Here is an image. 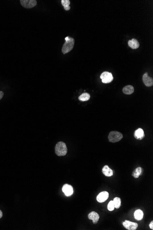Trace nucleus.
I'll return each instance as SVG.
<instances>
[{
	"label": "nucleus",
	"mask_w": 153,
	"mask_h": 230,
	"mask_svg": "<svg viewBox=\"0 0 153 230\" xmlns=\"http://www.w3.org/2000/svg\"><path fill=\"white\" fill-rule=\"evenodd\" d=\"M55 153L59 156H64L68 152L66 144L64 142L59 141L55 146Z\"/></svg>",
	"instance_id": "f257e3e1"
},
{
	"label": "nucleus",
	"mask_w": 153,
	"mask_h": 230,
	"mask_svg": "<svg viewBox=\"0 0 153 230\" xmlns=\"http://www.w3.org/2000/svg\"><path fill=\"white\" fill-rule=\"evenodd\" d=\"M66 42L63 45L62 48V52L64 54L67 53L73 49L75 41L73 38L68 36L65 39Z\"/></svg>",
	"instance_id": "f03ea898"
},
{
	"label": "nucleus",
	"mask_w": 153,
	"mask_h": 230,
	"mask_svg": "<svg viewBox=\"0 0 153 230\" xmlns=\"http://www.w3.org/2000/svg\"><path fill=\"white\" fill-rule=\"evenodd\" d=\"M123 137V135L120 132L117 131H113L110 132L108 136L109 141L115 143L121 140Z\"/></svg>",
	"instance_id": "7ed1b4c3"
},
{
	"label": "nucleus",
	"mask_w": 153,
	"mask_h": 230,
	"mask_svg": "<svg viewBox=\"0 0 153 230\" xmlns=\"http://www.w3.org/2000/svg\"><path fill=\"white\" fill-rule=\"evenodd\" d=\"M101 79H102V82L103 83H109L111 82L113 79V77L111 73L105 71L102 73L101 75Z\"/></svg>",
	"instance_id": "20e7f679"
},
{
	"label": "nucleus",
	"mask_w": 153,
	"mask_h": 230,
	"mask_svg": "<svg viewBox=\"0 0 153 230\" xmlns=\"http://www.w3.org/2000/svg\"><path fill=\"white\" fill-rule=\"evenodd\" d=\"M20 1L21 5L26 8H32L37 4V1L35 0H21Z\"/></svg>",
	"instance_id": "39448f33"
},
{
	"label": "nucleus",
	"mask_w": 153,
	"mask_h": 230,
	"mask_svg": "<svg viewBox=\"0 0 153 230\" xmlns=\"http://www.w3.org/2000/svg\"><path fill=\"white\" fill-rule=\"evenodd\" d=\"M123 225L124 227L128 230H136L138 227L137 223L131 222L130 221H125L123 223Z\"/></svg>",
	"instance_id": "423d86ee"
},
{
	"label": "nucleus",
	"mask_w": 153,
	"mask_h": 230,
	"mask_svg": "<svg viewBox=\"0 0 153 230\" xmlns=\"http://www.w3.org/2000/svg\"><path fill=\"white\" fill-rule=\"evenodd\" d=\"M62 190L66 196L68 197L72 195L74 193V189L70 185L65 184L62 188Z\"/></svg>",
	"instance_id": "0eeeda50"
},
{
	"label": "nucleus",
	"mask_w": 153,
	"mask_h": 230,
	"mask_svg": "<svg viewBox=\"0 0 153 230\" xmlns=\"http://www.w3.org/2000/svg\"><path fill=\"white\" fill-rule=\"evenodd\" d=\"M143 81L146 87H150L153 85V79L148 76V73H145V74L143 75Z\"/></svg>",
	"instance_id": "6e6552de"
},
{
	"label": "nucleus",
	"mask_w": 153,
	"mask_h": 230,
	"mask_svg": "<svg viewBox=\"0 0 153 230\" xmlns=\"http://www.w3.org/2000/svg\"><path fill=\"white\" fill-rule=\"evenodd\" d=\"M109 197V193L107 192L104 191L101 192L98 194L96 197L97 201L99 203H103L105 202Z\"/></svg>",
	"instance_id": "1a4fd4ad"
},
{
	"label": "nucleus",
	"mask_w": 153,
	"mask_h": 230,
	"mask_svg": "<svg viewBox=\"0 0 153 230\" xmlns=\"http://www.w3.org/2000/svg\"><path fill=\"white\" fill-rule=\"evenodd\" d=\"M88 218L89 220H92L93 224H96L99 220V215L96 212H91L88 215Z\"/></svg>",
	"instance_id": "9d476101"
},
{
	"label": "nucleus",
	"mask_w": 153,
	"mask_h": 230,
	"mask_svg": "<svg viewBox=\"0 0 153 230\" xmlns=\"http://www.w3.org/2000/svg\"><path fill=\"white\" fill-rule=\"evenodd\" d=\"M134 136L135 138L138 140H142L144 138L145 135L144 134V131L143 129L141 128H139L135 131Z\"/></svg>",
	"instance_id": "9b49d317"
},
{
	"label": "nucleus",
	"mask_w": 153,
	"mask_h": 230,
	"mask_svg": "<svg viewBox=\"0 0 153 230\" xmlns=\"http://www.w3.org/2000/svg\"><path fill=\"white\" fill-rule=\"evenodd\" d=\"M102 172L106 177H110L113 175V171L107 165H105L103 167Z\"/></svg>",
	"instance_id": "f8f14e48"
},
{
	"label": "nucleus",
	"mask_w": 153,
	"mask_h": 230,
	"mask_svg": "<svg viewBox=\"0 0 153 230\" xmlns=\"http://www.w3.org/2000/svg\"><path fill=\"white\" fill-rule=\"evenodd\" d=\"M128 46L132 49H137L139 47L138 41L135 39H132V40H129L128 41Z\"/></svg>",
	"instance_id": "ddd939ff"
},
{
	"label": "nucleus",
	"mask_w": 153,
	"mask_h": 230,
	"mask_svg": "<svg viewBox=\"0 0 153 230\" xmlns=\"http://www.w3.org/2000/svg\"><path fill=\"white\" fill-rule=\"evenodd\" d=\"M123 92L125 94L130 95L133 93L134 91V87L132 85H128L125 86L123 89Z\"/></svg>",
	"instance_id": "4468645a"
},
{
	"label": "nucleus",
	"mask_w": 153,
	"mask_h": 230,
	"mask_svg": "<svg viewBox=\"0 0 153 230\" xmlns=\"http://www.w3.org/2000/svg\"><path fill=\"white\" fill-rule=\"evenodd\" d=\"M134 217L135 219L138 221H140L142 220L143 216H144V213L140 209H138L136 210L134 213Z\"/></svg>",
	"instance_id": "2eb2a0df"
},
{
	"label": "nucleus",
	"mask_w": 153,
	"mask_h": 230,
	"mask_svg": "<svg viewBox=\"0 0 153 230\" xmlns=\"http://www.w3.org/2000/svg\"><path fill=\"white\" fill-rule=\"evenodd\" d=\"M143 169L141 167H138L132 173V175L134 177L137 178L143 173Z\"/></svg>",
	"instance_id": "dca6fc26"
},
{
	"label": "nucleus",
	"mask_w": 153,
	"mask_h": 230,
	"mask_svg": "<svg viewBox=\"0 0 153 230\" xmlns=\"http://www.w3.org/2000/svg\"><path fill=\"white\" fill-rule=\"evenodd\" d=\"M90 95L88 93H83L78 97V99L81 101H87L90 99Z\"/></svg>",
	"instance_id": "f3484780"
},
{
	"label": "nucleus",
	"mask_w": 153,
	"mask_h": 230,
	"mask_svg": "<svg viewBox=\"0 0 153 230\" xmlns=\"http://www.w3.org/2000/svg\"><path fill=\"white\" fill-rule=\"evenodd\" d=\"M114 205L115 208L116 209H119L121 205V199L120 198L118 197H116L114 199L113 201Z\"/></svg>",
	"instance_id": "a211bd4d"
},
{
	"label": "nucleus",
	"mask_w": 153,
	"mask_h": 230,
	"mask_svg": "<svg viewBox=\"0 0 153 230\" xmlns=\"http://www.w3.org/2000/svg\"><path fill=\"white\" fill-rule=\"evenodd\" d=\"M61 1H62V6L64 7V8L65 10L68 11L70 9V7L69 6L70 4V1L69 0H62Z\"/></svg>",
	"instance_id": "6ab92c4d"
},
{
	"label": "nucleus",
	"mask_w": 153,
	"mask_h": 230,
	"mask_svg": "<svg viewBox=\"0 0 153 230\" xmlns=\"http://www.w3.org/2000/svg\"><path fill=\"white\" fill-rule=\"evenodd\" d=\"M107 209L110 211H112L114 210L115 207L113 201H111L109 202L107 206Z\"/></svg>",
	"instance_id": "aec40b11"
},
{
	"label": "nucleus",
	"mask_w": 153,
	"mask_h": 230,
	"mask_svg": "<svg viewBox=\"0 0 153 230\" xmlns=\"http://www.w3.org/2000/svg\"><path fill=\"white\" fill-rule=\"evenodd\" d=\"M4 93L3 91H0V100L1 99V98H3V97Z\"/></svg>",
	"instance_id": "412c9836"
},
{
	"label": "nucleus",
	"mask_w": 153,
	"mask_h": 230,
	"mask_svg": "<svg viewBox=\"0 0 153 230\" xmlns=\"http://www.w3.org/2000/svg\"><path fill=\"white\" fill-rule=\"evenodd\" d=\"M150 228L151 229L153 230V221H152L150 224Z\"/></svg>",
	"instance_id": "4be33fe9"
},
{
	"label": "nucleus",
	"mask_w": 153,
	"mask_h": 230,
	"mask_svg": "<svg viewBox=\"0 0 153 230\" xmlns=\"http://www.w3.org/2000/svg\"><path fill=\"white\" fill-rule=\"evenodd\" d=\"M3 212H2L1 210H0V219L1 218L3 217Z\"/></svg>",
	"instance_id": "5701e85b"
}]
</instances>
